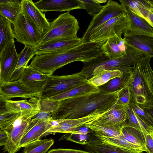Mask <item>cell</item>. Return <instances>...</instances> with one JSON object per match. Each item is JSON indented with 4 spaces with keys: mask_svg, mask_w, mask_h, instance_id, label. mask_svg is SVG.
I'll return each instance as SVG.
<instances>
[{
    "mask_svg": "<svg viewBox=\"0 0 153 153\" xmlns=\"http://www.w3.org/2000/svg\"><path fill=\"white\" fill-rule=\"evenodd\" d=\"M118 91L107 93L100 90L58 101L51 114L53 120L85 117L99 109L112 108L117 103Z\"/></svg>",
    "mask_w": 153,
    "mask_h": 153,
    "instance_id": "obj_1",
    "label": "cell"
},
{
    "mask_svg": "<svg viewBox=\"0 0 153 153\" xmlns=\"http://www.w3.org/2000/svg\"><path fill=\"white\" fill-rule=\"evenodd\" d=\"M105 41L81 44L61 52L37 55L29 66L47 75L53 74L57 69L77 61L89 62L104 53Z\"/></svg>",
    "mask_w": 153,
    "mask_h": 153,
    "instance_id": "obj_2",
    "label": "cell"
},
{
    "mask_svg": "<svg viewBox=\"0 0 153 153\" xmlns=\"http://www.w3.org/2000/svg\"><path fill=\"white\" fill-rule=\"evenodd\" d=\"M151 58H143L134 63L128 85L131 102L145 110L153 109V71L150 65Z\"/></svg>",
    "mask_w": 153,
    "mask_h": 153,
    "instance_id": "obj_3",
    "label": "cell"
},
{
    "mask_svg": "<svg viewBox=\"0 0 153 153\" xmlns=\"http://www.w3.org/2000/svg\"><path fill=\"white\" fill-rule=\"evenodd\" d=\"M79 28L77 19L69 12L61 14L50 22L39 45L58 39L77 37Z\"/></svg>",
    "mask_w": 153,
    "mask_h": 153,
    "instance_id": "obj_4",
    "label": "cell"
},
{
    "mask_svg": "<svg viewBox=\"0 0 153 153\" xmlns=\"http://www.w3.org/2000/svg\"><path fill=\"white\" fill-rule=\"evenodd\" d=\"M47 76L45 84L38 97L40 99H49L87 81L80 72L61 76L53 74Z\"/></svg>",
    "mask_w": 153,
    "mask_h": 153,
    "instance_id": "obj_5",
    "label": "cell"
},
{
    "mask_svg": "<svg viewBox=\"0 0 153 153\" xmlns=\"http://www.w3.org/2000/svg\"><path fill=\"white\" fill-rule=\"evenodd\" d=\"M128 22L126 13H122L99 26L91 32L82 43L97 42L114 37H121L126 30Z\"/></svg>",
    "mask_w": 153,
    "mask_h": 153,
    "instance_id": "obj_6",
    "label": "cell"
},
{
    "mask_svg": "<svg viewBox=\"0 0 153 153\" xmlns=\"http://www.w3.org/2000/svg\"><path fill=\"white\" fill-rule=\"evenodd\" d=\"M13 32L18 42L33 47L39 45L43 35L27 19L21 10L15 22Z\"/></svg>",
    "mask_w": 153,
    "mask_h": 153,
    "instance_id": "obj_7",
    "label": "cell"
},
{
    "mask_svg": "<svg viewBox=\"0 0 153 153\" xmlns=\"http://www.w3.org/2000/svg\"><path fill=\"white\" fill-rule=\"evenodd\" d=\"M112 108L97 109L85 117L79 118L54 120V123L42 137L56 133L71 134L77 128L85 126L86 123L107 112Z\"/></svg>",
    "mask_w": 153,
    "mask_h": 153,
    "instance_id": "obj_8",
    "label": "cell"
},
{
    "mask_svg": "<svg viewBox=\"0 0 153 153\" xmlns=\"http://www.w3.org/2000/svg\"><path fill=\"white\" fill-rule=\"evenodd\" d=\"M125 7L117 1L109 0L101 11L93 17L88 28L81 38L84 40L93 30L111 19L125 13Z\"/></svg>",
    "mask_w": 153,
    "mask_h": 153,
    "instance_id": "obj_9",
    "label": "cell"
},
{
    "mask_svg": "<svg viewBox=\"0 0 153 153\" xmlns=\"http://www.w3.org/2000/svg\"><path fill=\"white\" fill-rule=\"evenodd\" d=\"M18 60L14 39L10 41L0 53V80L9 82Z\"/></svg>",
    "mask_w": 153,
    "mask_h": 153,
    "instance_id": "obj_10",
    "label": "cell"
},
{
    "mask_svg": "<svg viewBox=\"0 0 153 153\" xmlns=\"http://www.w3.org/2000/svg\"><path fill=\"white\" fill-rule=\"evenodd\" d=\"M31 120L21 117L4 130L7 134V141L3 149L4 152L16 153L20 150L19 148V143Z\"/></svg>",
    "mask_w": 153,
    "mask_h": 153,
    "instance_id": "obj_11",
    "label": "cell"
},
{
    "mask_svg": "<svg viewBox=\"0 0 153 153\" xmlns=\"http://www.w3.org/2000/svg\"><path fill=\"white\" fill-rule=\"evenodd\" d=\"M6 105L9 112L20 114L21 117L27 119H32L40 109V99L37 97L28 100H6Z\"/></svg>",
    "mask_w": 153,
    "mask_h": 153,
    "instance_id": "obj_12",
    "label": "cell"
},
{
    "mask_svg": "<svg viewBox=\"0 0 153 153\" xmlns=\"http://www.w3.org/2000/svg\"><path fill=\"white\" fill-rule=\"evenodd\" d=\"M21 10L43 36L48 29L50 23L46 19L45 13L40 11L31 0H21Z\"/></svg>",
    "mask_w": 153,
    "mask_h": 153,
    "instance_id": "obj_13",
    "label": "cell"
},
{
    "mask_svg": "<svg viewBox=\"0 0 153 153\" xmlns=\"http://www.w3.org/2000/svg\"><path fill=\"white\" fill-rule=\"evenodd\" d=\"M127 120L126 108L117 103L110 110L91 122L102 126L120 128Z\"/></svg>",
    "mask_w": 153,
    "mask_h": 153,
    "instance_id": "obj_14",
    "label": "cell"
},
{
    "mask_svg": "<svg viewBox=\"0 0 153 153\" xmlns=\"http://www.w3.org/2000/svg\"><path fill=\"white\" fill-rule=\"evenodd\" d=\"M125 8L128 24L123 33L124 37L141 35L153 38V27L143 19Z\"/></svg>",
    "mask_w": 153,
    "mask_h": 153,
    "instance_id": "obj_15",
    "label": "cell"
},
{
    "mask_svg": "<svg viewBox=\"0 0 153 153\" xmlns=\"http://www.w3.org/2000/svg\"><path fill=\"white\" fill-rule=\"evenodd\" d=\"M81 43V38L77 37L53 40L33 48L36 55L54 53L66 51Z\"/></svg>",
    "mask_w": 153,
    "mask_h": 153,
    "instance_id": "obj_16",
    "label": "cell"
},
{
    "mask_svg": "<svg viewBox=\"0 0 153 153\" xmlns=\"http://www.w3.org/2000/svg\"><path fill=\"white\" fill-rule=\"evenodd\" d=\"M0 95L6 100L14 98L23 99L38 97V95L22 85L19 80L5 82L0 80Z\"/></svg>",
    "mask_w": 153,
    "mask_h": 153,
    "instance_id": "obj_17",
    "label": "cell"
},
{
    "mask_svg": "<svg viewBox=\"0 0 153 153\" xmlns=\"http://www.w3.org/2000/svg\"><path fill=\"white\" fill-rule=\"evenodd\" d=\"M47 78V74L27 66L20 79L21 83L38 95L43 89Z\"/></svg>",
    "mask_w": 153,
    "mask_h": 153,
    "instance_id": "obj_18",
    "label": "cell"
},
{
    "mask_svg": "<svg viewBox=\"0 0 153 153\" xmlns=\"http://www.w3.org/2000/svg\"><path fill=\"white\" fill-rule=\"evenodd\" d=\"M126 8L143 19L153 27V1L152 0H120Z\"/></svg>",
    "mask_w": 153,
    "mask_h": 153,
    "instance_id": "obj_19",
    "label": "cell"
},
{
    "mask_svg": "<svg viewBox=\"0 0 153 153\" xmlns=\"http://www.w3.org/2000/svg\"><path fill=\"white\" fill-rule=\"evenodd\" d=\"M42 12L48 11H70L76 9H83L82 3L79 0H41L34 2Z\"/></svg>",
    "mask_w": 153,
    "mask_h": 153,
    "instance_id": "obj_20",
    "label": "cell"
},
{
    "mask_svg": "<svg viewBox=\"0 0 153 153\" xmlns=\"http://www.w3.org/2000/svg\"><path fill=\"white\" fill-rule=\"evenodd\" d=\"M91 133L89 134L87 144L83 145L84 149L91 153H144L132 152L103 143Z\"/></svg>",
    "mask_w": 153,
    "mask_h": 153,
    "instance_id": "obj_21",
    "label": "cell"
},
{
    "mask_svg": "<svg viewBox=\"0 0 153 153\" xmlns=\"http://www.w3.org/2000/svg\"><path fill=\"white\" fill-rule=\"evenodd\" d=\"M126 39L121 37L107 39L103 46L104 54L110 59L123 56L126 53L128 47Z\"/></svg>",
    "mask_w": 153,
    "mask_h": 153,
    "instance_id": "obj_22",
    "label": "cell"
},
{
    "mask_svg": "<svg viewBox=\"0 0 153 153\" xmlns=\"http://www.w3.org/2000/svg\"><path fill=\"white\" fill-rule=\"evenodd\" d=\"M123 73L118 70H106L103 66L100 65L94 69L92 76L87 81L91 84L98 87L112 79L120 76Z\"/></svg>",
    "mask_w": 153,
    "mask_h": 153,
    "instance_id": "obj_23",
    "label": "cell"
},
{
    "mask_svg": "<svg viewBox=\"0 0 153 153\" xmlns=\"http://www.w3.org/2000/svg\"><path fill=\"white\" fill-rule=\"evenodd\" d=\"M35 55L33 47L25 45L23 50L18 54L17 65L9 82L17 80L20 79L29 61Z\"/></svg>",
    "mask_w": 153,
    "mask_h": 153,
    "instance_id": "obj_24",
    "label": "cell"
},
{
    "mask_svg": "<svg viewBox=\"0 0 153 153\" xmlns=\"http://www.w3.org/2000/svg\"><path fill=\"white\" fill-rule=\"evenodd\" d=\"M21 9V1L0 0V15L13 24L16 20Z\"/></svg>",
    "mask_w": 153,
    "mask_h": 153,
    "instance_id": "obj_25",
    "label": "cell"
},
{
    "mask_svg": "<svg viewBox=\"0 0 153 153\" xmlns=\"http://www.w3.org/2000/svg\"><path fill=\"white\" fill-rule=\"evenodd\" d=\"M131 70L123 73L120 76L111 79L98 88L100 90L107 93L114 92L121 89L128 85L131 79Z\"/></svg>",
    "mask_w": 153,
    "mask_h": 153,
    "instance_id": "obj_26",
    "label": "cell"
},
{
    "mask_svg": "<svg viewBox=\"0 0 153 153\" xmlns=\"http://www.w3.org/2000/svg\"><path fill=\"white\" fill-rule=\"evenodd\" d=\"M121 134L129 143L146 150V136L141 131L129 126L126 122L121 127Z\"/></svg>",
    "mask_w": 153,
    "mask_h": 153,
    "instance_id": "obj_27",
    "label": "cell"
},
{
    "mask_svg": "<svg viewBox=\"0 0 153 153\" xmlns=\"http://www.w3.org/2000/svg\"><path fill=\"white\" fill-rule=\"evenodd\" d=\"M103 143L132 152L140 153L146 150L142 147L136 146L128 142L121 135L114 137L95 136Z\"/></svg>",
    "mask_w": 153,
    "mask_h": 153,
    "instance_id": "obj_28",
    "label": "cell"
},
{
    "mask_svg": "<svg viewBox=\"0 0 153 153\" xmlns=\"http://www.w3.org/2000/svg\"><path fill=\"white\" fill-rule=\"evenodd\" d=\"M99 90L98 87L87 81L80 85L48 99L53 101H59L64 99L84 95Z\"/></svg>",
    "mask_w": 153,
    "mask_h": 153,
    "instance_id": "obj_29",
    "label": "cell"
},
{
    "mask_svg": "<svg viewBox=\"0 0 153 153\" xmlns=\"http://www.w3.org/2000/svg\"><path fill=\"white\" fill-rule=\"evenodd\" d=\"M126 41L129 45L153 56V38L136 36L126 38Z\"/></svg>",
    "mask_w": 153,
    "mask_h": 153,
    "instance_id": "obj_30",
    "label": "cell"
},
{
    "mask_svg": "<svg viewBox=\"0 0 153 153\" xmlns=\"http://www.w3.org/2000/svg\"><path fill=\"white\" fill-rule=\"evenodd\" d=\"M126 109L128 125L141 131L145 136L148 134H153V127L148 125L141 119L130 105Z\"/></svg>",
    "mask_w": 153,
    "mask_h": 153,
    "instance_id": "obj_31",
    "label": "cell"
},
{
    "mask_svg": "<svg viewBox=\"0 0 153 153\" xmlns=\"http://www.w3.org/2000/svg\"><path fill=\"white\" fill-rule=\"evenodd\" d=\"M11 24L0 15V53L10 41L15 38Z\"/></svg>",
    "mask_w": 153,
    "mask_h": 153,
    "instance_id": "obj_32",
    "label": "cell"
},
{
    "mask_svg": "<svg viewBox=\"0 0 153 153\" xmlns=\"http://www.w3.org/2000/svg\"><path fill=\"white\" fill-rule=\"evenodd\" d=\"M53 139H39L24 147L23 153H46L53 145Z\"/></svg>",
    "mask_w": 153,
    "mask_h": 153,
    "instance_id": "obj_33",
    "label": "cell"
},
{
    "mask_svg": "<svg viewBox=\"0 0 153 153\" xmlns=\"http://www.w3.org/2000/svg\"><path fill=\"white\" fill-rule=\"evenodd\" d=\"M85 126L94 132L95 136L114 137L121 134V128L102 126L94 124L91 122L86 123Z\"/></svg>",
    "mask_w": 153,
    "mask_h": 153,
    "instance_id": "obj_34",
    "label": "cell"
},
{
    "mask_svg": "<svg viewBox=\"0 0 153 153\" xmlns=\"http://www.w3.org/2000/svg\"><path fill=\"white\" fill-rule=\"evenodd\" d=\"M43 134L35 129L27 127L19 143V148L24 147L29 144L40 139Z\"/></svg>",
    "mask_w": 153,
    "mask_h": 153,
    "instance_id": "obj_35",
    "label": "cell"
},
{
    "mask_svg": "<svg viewBox=\"0 0 153 153\" xmlns=\"http://www.w3.org/2000/svg\"><path fill=\"white\" fill-rule=\"evenodd\" d=\"M136 114L148 125L153 127V117L137 104L131 102L129 105Z\"/></svg>",
    "mask_w": 153,
    "mask_h": 153,
    "instance_id": "obj_36",
    "label": "cell"
},
{
    "mask_svg": "<svg viewBox=\"0 0 153 153\" xmlns=\"http://www.w3.org/2000/svg\"><path fill=\"white\" fill-rule=\"evenodd\" d=\"M82 3L84 9L91 16L94 17L99 13L102 9L103 6L97 2L95 0H79Z\"/></svg>",
    "mask_w": 153,
    "mask_h": 153,
    "instance_id": "obj_37",
    "label": "cell"
},
{
    "mask_svg": "<svg viewBox=\"0 0 153 153\" xmlns=\"http://www.w3.org/2000/svg\"><path fill=\"white\" fill-rule=\"evenodd\" d=\"M21 117L20 114L10 112L0 115V128L4 130Z\"/></svg>",
    "mask_w": 153,
    "mask_h": 153,
    "instance_id": "obj_38",
    "label": "cell"
},
{
    "mask_svg": "<svg viewBox=\"0 0 153 153\" xmlns=\"http://www.w3.org/2000/svg\"><path fill=\"white\" fill-rule=\"evenodd\" d=\"M130 102V94L128 85L119 91L117 103L126 108L129 106Z\"/></svg>",
    "mask_w": 153,
    "mask_h": 153,
    "instance_id": "obj_39",
    "label": "cell"
},
{
    "mask_svg": "<svg viewBox=\"0 0 153 153\" xmlns=\"http://www.w3.org/2000/svg\"><path fill=\"white\" fill-rule=\"evenodd\" d=\"M89 134H85L71 133L66 138V140L83 145H85L87 144V141L89 136Z\"/></svg>",
    "mask_w": 153,
    "mask_h": 153,
    "instance_id": "obj_40",
    "label": "cell"
},
{
    "mask_svg": "<svg viewBox=\"0 0 153 153\" xmlns=\"http://www.w3.org/2000/svg\"><path fill=\"white\" fill-rule=\"evenodd\" d=\"M52 113L40 110L39 112L32 118L39 121H53V120L51 117Z\"/></svg>",
    "mask_w": 153,
    "mask_h": 153,
    "instance_id": "obj_41",
    "label": "cell"
},
{
    "mask_svg": "<svg viewBox=\"0 0 153 153\" xmlns=\"http://www.w3.org/2000/svg\"><path fill=\"white\" fill-rule=\"evenodd\" d=\"M48 153H91L87 151L80 150L58 148L51 149Z\"/></svg>",
    "mask_w": 153,
    "mask_h": 153,
    "instance_id": "obj_42",
    "label": "cell"
},
{
    "mask_svg": "<svg viewBox=\"0 0 153 153\" xmlns=\"http://www.w3.org/2000/svg\"><path fill=\"white\" fill-rule=\"evenodd\" d=\"M153 134H148L145 137V147L147 153H153Z\"/></svg>",
    "mask_w": 153,
    "mask_h": 153,
    "instance_id": "obj_43",
    "label": "cell"
},
{
    "mask_svg": "<svg viewBox=\"0 0 153 153\" xmlns=\"http://www.w3.org/2000/svg\"><path fill=\"white\" fill-rule=\"evenodd\" d=\"M6 100L2 97L0 96V115L10 113L7 109Z\"/></svg>",
    "mask_w": 153,
    "mask_h": 153,
    "instance_id": "obj_44",
    "label": "cell"
},
{
    "mask_svg": "<svg viewBox=\"0 0 153 153\" xmlns=\"http://www.w3.org/2000/svg\"><path fill=\"white\" fill-rule=\"evenodd\" d=\"M7 138V134L6 132L3 130L0 129V145L4 146Z\"/></svg>",
    "mask_w": 153,
    "mask_h": 153,
    "instance_id": "obj_45",
    "label": "cell"
},
{
    "mask_svg": "<svg viewBox=\"0 0 153 153\" xmlns=\"http://www.w3.org/2000/svg\"><path fill=\"white\" fill-rule=\"evenodd\" d=\"M97 2L100 3H104L107 2L106 0H95Z\"/></svg>",
    "mask_w": 153,
    "mask_h": 153,
    "instance_id": "obj_46",
    "label": "cell"
},
{
    "mask_svg": "<svg viewBox=\"0 0 153 153\" xmlns=\"http://www.w3.org/2000/svg\"><path fill=\"white\" fill-rule=\"evenodd\" d=\"M0 96H1V95H0Z\"/></svg>",
    "mask_w": 153,
    "mask_h": 153,
    "instance_id": "obj_47",
    "label": "cell"
},
{
    "mask_svg": "<svg viewBox=\"0 0 153 153\" xmlns=\"http://www.w3.org/2000/svg\"><path fill=\"white\" fill-rule=\"evenodd\" d=\"M1 146V145H0V147Z\"/></svg>",
    "mask_w": 153,
    "mask_h": 153,
    "instance_id": "obj_48",
    "label": "cell"
}]
</instances>
